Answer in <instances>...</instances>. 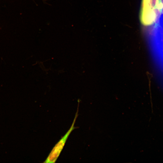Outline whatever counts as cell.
I'll list each match as a JSON object with an SVG mask.
<instances>
[{
  "label": "cell",
  "instance_id": "1",
  "mask_svg": "<svg viewBox=\"0 0 163 163\" xmlns=\"http://www.w3.org/2000/svg\"><path fill=\"white\" fill-rule=\"evenodd\" d=\"M78 112L77 110L73 122L69 130L53 147L44 163H52L55 162L62 151L69 136L75 128L74 124L78 116Z\"/></svg>",
  "mask_w": 163,
  "mask_h": 163
},
{
  "label": "cell",
  "instance_id": "3",
  "mask_svg": "<svg viewBox=\"0 0 163 163\" xmlns=\"http://www.w3.org/2000/svg\"><path fill=\"white\" fill-rule=\"evenodd\" d=\"M159 7L161 12L163 14V0H159Z\"/></svg>",
  "mask_w": 163,
  "mask_h": 163
},
{
  "label": "cell",
  "instance_id": "2",
  "mask_svg": "<svg viewBox=\"0 0 163 163\" xmlns=\"http://www.w3.org/2000/svg\"><path fill=\"white\" fill-rule=\"evenodd\" d=\"M159 1L142 0L140 17L151 16L154 14V9L157 7L159 8Z\"/></svg>",
  "mask_w": 163,
  "mask_h": 163
}]
</instances>
